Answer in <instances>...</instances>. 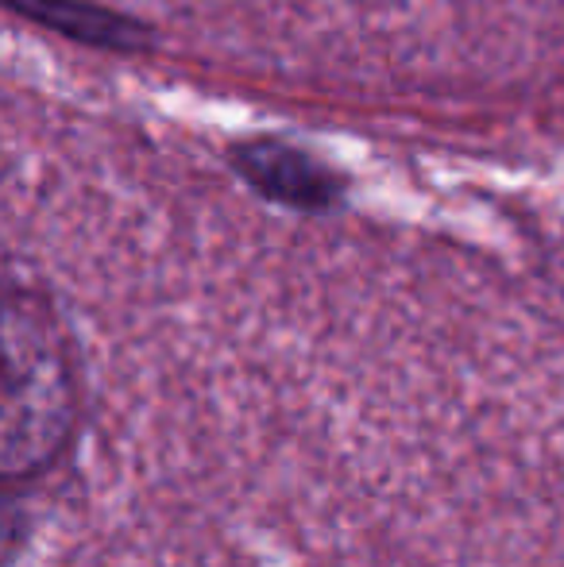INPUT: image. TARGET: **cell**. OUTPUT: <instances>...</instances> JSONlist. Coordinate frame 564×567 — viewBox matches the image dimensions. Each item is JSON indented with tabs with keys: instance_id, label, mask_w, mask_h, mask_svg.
<instances>
[{
	"instance_id": "7a4b0ae2",
	"label": "cell",
	"mask_w": 564,
	"mask_h": 567,
	"mask_svg": "<svg viewBox=\"0 0 564 567\" xmlns=\"http://www.w3.org/2000/svg\"><path fill=\"white\" fill-rule=\"evenodd\" d=\"M236 166L259 194L279 205H290V209H329L340 194L337 178L329 171H321L314 158L286 147V143L240 147L236 151Z\"/></svg>"
},
{
	"instance_id": "3957f363",
	"label": "cell",
	"mask_w": 564,
	"mask_h": 567,
	"mask_svg": "<svg viewBox=\"0 0 564 567\" xmlns=\"http://www.w3.org/2000/svg\"><path fill=\"white\" fill-rule=\"evenodd\" d=\"M12 4L28 8V12L43 16L51 20V28H62L70 35H82V39H93V43H124L129 39V28H124L116 16H105L98 8H62V0H12Z\"/></svg>"
},
{
	"instance_id": "6da1fadb",
	"label": "cell",
	"mask_w": 564,
	"mask_h": 567,
	"mask_svg": "<svg viewBox=\"0 0 564 567\" xmlns=\"http://www.w3.org/2000/svg\"><path fill=\"white\" fill-rule=\"evenodd\" d=\"M78 429V382L62 324L43 293L8 290L0 471L8 486L51 475Z\"/></svg>"
}]
</instances>
